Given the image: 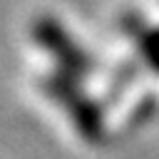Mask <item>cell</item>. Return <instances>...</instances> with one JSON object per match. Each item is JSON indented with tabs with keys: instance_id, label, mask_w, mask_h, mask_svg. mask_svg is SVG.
Returning a JSON list of instances; mask_svg holds the SVG:
<instances>
[{
	"instance_id": "cell-2",
	"label": "cell",
	"mask_w": 159,
	"mask_h": 159,
	"mask_svg": "<svg viewBox=\"0 0 159 159\" xmlns=\"http://www.w3.org/2000/svg\"><path fill=\"white\" fill-rule=\"evenodd\" d=\"M32 37L45 52H50L55 57V62L60 65L62 72H67L77 80L94 72V60L75 42V37L55 17H47V15L37 17L32 25Z\"/></svg>"
},
{
	"instance_id": "cell-3",
	"label": "cell",
	"mask_w": 159,
	"mask_h": 159,
	"mask_svg": "<svg viewBox=\"0 0 159 159\" xmlns=\"http://www.w3.org/2000/svg\"><path fill=\"white\" fill-rule=\"evenodd\" d=\"M122 27H124V32H129L134 37L142 60L154 72H159V27L157 30L147 27V22H142V17H137V15H127L122 20Z\"/></svg>"
},
{
	"instance_id": "cell-1",
	"label": "cell",
	"mask_w": 159,
	"mask_h": 159,
	"mask_svg": "<svg viewBox=\"0 0 159 159\" xmlns=\"http://www.w3.org/2000/svg\"><path fill=\"white\" fill-rule=\"evenodd\" d=\"M42 89L72 117L75 129L92 144H99L104 139V117L99 104L80 87V80L67 72H52L42 77Z\"/></svg>"
}]
</instances>
